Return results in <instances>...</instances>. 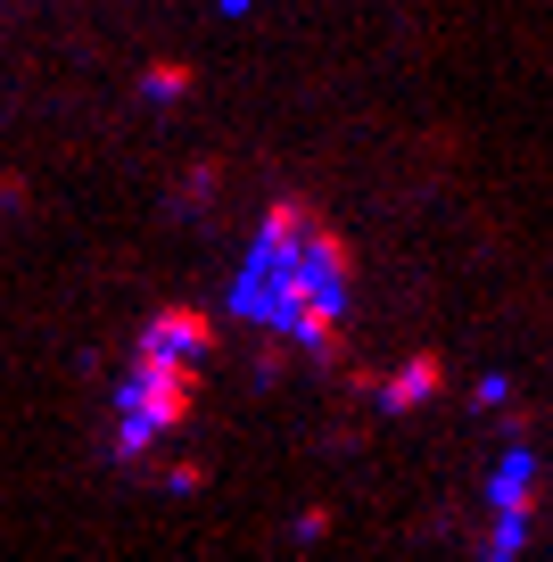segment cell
I'll return each instance as SVG.
<instances>
[{
	"label": "cell",
	"mask_w": 553,
	"mask_h": 562,
	"mask_svg": "<svg viewBox=\"0 0 553 562\" xmlns=\"http://www.w3.org/2000/svg\"><path fill=\"white\" fill-rule=\"evenodd\" d=\"M240 306L264 315V323H281V331H297V339H314V348H330L339 306H347V248H339V232H330L314 207H297V199L273 207L257 257H248Z\"/></svg>",
	"instance_id": "6da1fadb"
},
{
	"label": "cell",
	"mask_w": 553,
	"mask_h": 562,
	"mask_svg": "<svg viewBox=\"0 0 553 562\" xmlns=\"http://www.w3.org/2000/svg\"><path fill=\"white\" fill-rule=\"evenodd\" d=\"M421 389H438V356H414V364L388 381V405H421Z\"/></svg>",
	"instance_id": "3957f363"
},
{
	"label": "cell",
	"mask_w": 553,
	"mask_h": 562,
	"mask_svg": "<svg viewBox=\"0 0 553 562\" xmlns=\"http://www.w3.org/2000/svg\"><path fill=\"white\" fill-rule=\"evenodd\" d=\"M199 356H207V315L173 306L140 331V356H133V381H124V456H140L149 439H166L173 422L191 414L199 397Z\"/></svg>",
	"instance_id": "7a4b0ae2"
}]
</instances>
